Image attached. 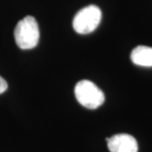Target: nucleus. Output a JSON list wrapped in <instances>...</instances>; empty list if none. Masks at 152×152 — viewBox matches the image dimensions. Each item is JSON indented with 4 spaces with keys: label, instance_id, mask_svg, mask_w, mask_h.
Masks as SVG:
<instances>
[{
    "label": "nucleus",
    "instance_id": "1",
    "mask_svg": "<svg viewBox=\"0 0 152 152\" xmlns=\"http://www.w3.org/2000/svg\"><path fill=\"white\" fill-rule=\"evenodd\" d=\"M15 40L20 49L27 50L37 47L39 42L40 31L36 19L28 15L17 23L15 28Z\"/></svg>",
    "mask_w": 152,
    "mask_h": 152
},
{
    "label": "nucleus",
    "instance_id": "2",
    "mask_svg": "<svg viewBox=\"0 0 152 152\" xmlns=\"http://www.w3.org/2000/svg\"><path fill=\"white\" fill-rule=\"evenodd\" d=\"M75 94L80 104L88 109H96L105 102L103 91L93 82L87 80L76 84Z\"/></svg>",
    "mask_w": 152,
    "mask_h": 152
},
{
    "label": "nucleus",
    "instance_id": "3",
    "mask_svg": "<svg viewBox=\"0 0 152 152\" xmlns=\"http://www.w3.org/2000/svg\"><path fill=\"white\" fill-rule=\"evenodd\" d=\"M102 20V11L96 5H89L75 15L73 27L79 34H89L98 27Z\"/></svg>",
    "mask_w": 152,
    "mask_h": 152
},
{
    "label": "nucleus",
    "instance_id": "4",
    "mask_svg": "<svg viewBox=\"0 0 152 152\" xmlns=\"http://www.w3.org/2000/svg\"><path fill=\"white\" fill-rule=\"evenodd\" d=\"M110 152H138V143L128 134H118L111 138H106Z\"/></svg>",
    "mask_w": 152,
    "mask_h": 152
},
{
    "label": "nucleus",
    "instance_id": "5",
    "mask_svg": "<svg viewBox=\"0 0 152 152\" xmlns=\"http://www.w3.org/2000/svg\"><path fill=\"white\" fill-rule=\"evenodd\" d=\"M130 58L136 65L152 67V48L138 46L132 51Z\"/></svg>",
    "mask_w": 152,
    "mask_h": 152
},
{
    "label": "nucleus",
    "instance_id": "6",
    "mask_svg": "<svg viewBox=\"0 0 152 152\" xmlns=\"http://www.w3.org/2000/svg\"><path fill=\"white\" fill-rule=\"evenodd\" d=\"M8 88V84L6 80L0 76V94L4 93Z\"/></svg>",
    "mask_w": 152,
    "mask_h": 152
}]
</instances>
